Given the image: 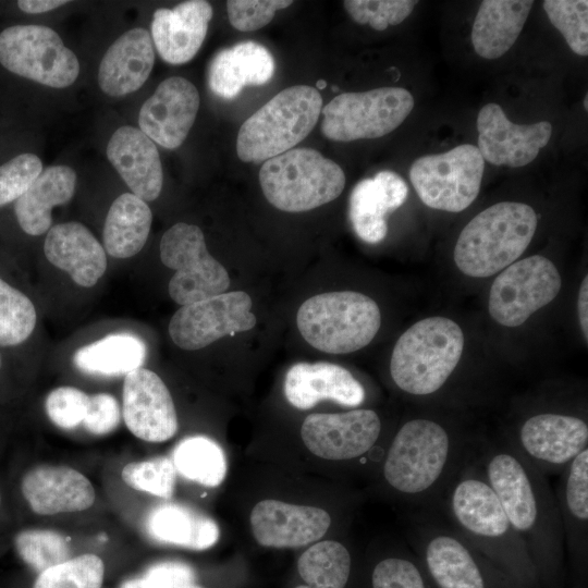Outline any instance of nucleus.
I'll return each instance as SVG.
<instances>
[{
	"instance_id": "nucleus-1",
	"label": "nucleus",
	"mask_w": 588,
	"mask_h": 588,
	"mask_svg": "<svg viewBox=\"0 0 588 588\" xmlns=\"http://www.w3.org/2000/svg\"><path fill=\"white\" fill-rule=\"evenodd\" d=\"M478 461L532 560L541 588H560L564 538L555 494L547 476L507 441L479 448Z\"/></svg>"
},
{
	"instance_id": "nucleus-2",
	"label": "nucleus",
	"mask_w": 588,
	"mask_h": 588,
	"mask_svg": "<svg viewBox=\"0 0 588 588\" xmlns=\"http://www.w3.org/2000/svg\"><path fill=\"white\" fill-rule=\"evenodd\" d=\"M478 449L444 424L416 417L394 434L383 460L382 478L389 489L416 507L439 513L450 483Z\"/></svg>"
},
{
	"instance_id": "nucleus-3",
	"label": "nucleus",
	"mask_w": 588,
	"mask_h": 588,
	"mask_svg": "<svg viewBox=\"0 0 588 588\" xmlns=\"http://www.w3.org/2000/svg\"><path fill=\"white\" fill-rule=\"evenodd\" d=\"M439 513L519 588H541L522 538L486 479L478 452L450 483Z\"/></svg>"
},
{
	"instance_id": "nucleus-4",
	"label": "nucleus",
	"mask_w": 588,
	"mask_h": 588,
	"mask_svg": "<svg viewBox=\"0 0 588 588\" xmlns=\"http://www.w3.org/2000/svg\"><path fill=\"white\" fill-rule=\"evenodd\" d=\"M537 223L529 205L502 201L488 207L460 233L453 253L457 268L473 278H487L505 269L525 252Z\"/></svg>"
},
{
	"instance_id": "nucleus-5",
	"label": "nucleus",
	"mask_w": 588,
	"mask_h": 588,
	"mask_svg": "<svg viewBox=\"0 0 588 588\" xmlns=\"http://www.w3.org/2000/svg\"><path fill=\"white\" fill-rule=\"evenodd\" d=\"M464 348L461 327L445 317H429L409 327L396 341L390 375L403 392L426 397L440 391L455 370Z\"/></svg>"
},
{
	"instance_id": "nucleus-6",
	"label": "nucleus",
	"mask_w": 588,
	"mask_h": 588,
	"mask_svg": "<svg viewBox=\"0 0 588 588\" xmlns=\"http://www.w3.org/2000/svg\"><path fill=\"white\" fill-rule=\"evenodd\" d=\"M424 513L415 550L431 588H519L448 523Z\"/></svg>"
},
{
	"instance_id": "nucleus-7",
	"label": "nucleus",
	"mask_w": 588,
	"mask_h": 588,
	"mask_svg": "<svg viewBox=\"0 0 588 588\" xmlns=\"http://www.w3.org/2000/svg\"><path fill=\"white\" fill-rule=\"evenodd\" d=\"M321 110L317 88L295 85L281 90L241 125L238 158L259 163L293 149L314 130Z\"/></svg>"
},
{
	"instance_id": "nucleus-8",
	"label": "nucleus",
	"mask_w": 588,
	"mask_h": 588,
	"mask_svg": "<svg viewBox=\"0 0 588 588\" xmlns=\"http://www.w3.org/2000/svg\"><path fill=\"white\" fill-rule=\"evenodd\" d=\"M296 324L313 347L346 354L368 345L381 326L377 303L353 292H328L311 296L298 308Z\"/></svg>"
},
{
	"instance_id": "nucleus-9",
	"label": "nucleus",
	"mask_w": 588,
	"mask_h": 588,
	"mask_svg": "<svg viewBox=\"0 0 588 588\" xmlns=\"http://www.w3.org/2000/svg\"><path fill=\"white\" fill-rule=\"evenodd\" d=\"M259 183L272 206L286 212H303L338 198L345 186V174L318 150L293 148L265 161Z\"/></svg>"
},
{
	"instance_id": "nucleus-10",
	"label": "nucleus",
	"mask_w": 588,
	"mask_h": 588,
	"mask_svg": "<svg viewBox=\"0 0 588 588\" xmlns=\"http://www.w3.org/2000/svg\"><path fill=\"white\" fill-rule=\"evenodd\" d=\"M413 108V95L401 87L342 93L322 108L321 132L335 142L378 138L397 128Z\"/></svg>"
},
{
	"instance_id": "nucleus-11",
	"label": "nucleus",
	"mask_w": 588,
	"mask_h": 588,
	"mask_svg": "<svg viewBox=\"0 0 588 588\" xmlns=\"http://www.w3.org/2000/svg\"><path fill=\"white\" fill-rule=\"evenodd\" d=\"M483 171L485 160L477 146L463 144L417 158L409 168V180L427 207L460 212L478 196Z\"/></svg>"
},
{
	"instance_id": "nucleus-12",
	"label": "nucleus",
	"mask_w": 588,
	"mask_h": 588,
	"mask_svg": "<svg viewBox=\"0 0 588 588\" xmlns=\"http://www.w3.org/2000/svg\"><path fill=\"white\" fill-rule=\"evenodd\" d=\"M0 63L13 74L52 88L72 85L79 74L76 54L44 25L19 24L0 33Z\"/></svg>"
},
{
	"instance_id": "nucleus-13",
	"label": "nucleus",
	"mask_w": 588,
	"mask_h": 588,
	"mask_svg": "<svg viewBox=\"0 0 588 588\" xmlns=\"http://www.w3.org/2000/svg\"><path fill=\"white\" fill-rule=\"evenodd\" d=\"M160 258L175 271L169 294L181 306L224 293L230 286L228 271L209 254L204 233L195 224L177 222L166 231Z\"/></svg>"
},
{
	"instance_id": "nucleus-14",
	"label": "nucleus",
	"mask_w": 588,
	"mask_h": 588,
	"mask_svg": "<svg viewBox=\"0 0 588 588\" xmlns=\"http://www.w3.org/2000/svg\"><path fill=\"white\" fill-rule=\"evenodd\" d=\"M561 289L554 264L540 255L506 267L493 281L488 299L490 316L500 324L514 328L552 302Z\"/></svg>"
},
{
	"instance_id": "nucleus-15",
	"label": "nucleus",
	"mask_w": 588,
	"mask_h": 588,
	"mask_svg": "<svg viewBox=\"0 0 588 588\" xmlns=\"http://www.w3.org/2000/svg\"><path fill=\"white\" fill-rule=\"evenodd\" d=\"M507 442L543 475H560L588 448V424L577 415L540 412L527 417Z\"/></svg>"
},
{
	"instance_id": "nucleus-16",
	"label": "nucleus",
	"mask_w": 588,
	"mask_h": 588,
	"mask_svg": "<svg viewBox=\"0 0 588 588\" xmlns=\"http://www.w3.org/2000/svg\"><path fill=\"white\" fill-rule=\"evenodd\" d=\"M252 298L243 291L224 292L181 306L169 323V334L182 350L196 351L256 324Z\"/></svg>"
},
{
	"instance_id": "nucleus-17",
	"label": "nucleus",
	"mask_w": 588,
	"mask_h": 588,
	"mask_svg": "<svg viewBox=\"0 0 588 588\" xmlns=\"http://www.w3.org/2000/svg\"><path fill=\"white\" fill-rule=\"evenodd\" d=\"M381 420L372 409L336 414H311L302 425L306 448L329 461H351L371 451L380 434Z\"/></svg>"
},
{
	"instance_id": "nucleus-18",
	"label": "nucleus",
	"mask_w": 588,
	"mask_h": 588,
	"mask_svg": "<svg viewBox=\"0 0 588 588\" xmlns=\"http://www.w3.org/2000/svg\"><path fill=\"white\" fill-rule=\"evenodd\" d=\"M478 150L485 162L511 168L534 161L551 138L552 125L548 121L532 124L511 122L502 107L485 105L477 117Z\"/></svg>"
},
{
	"instance_id": "nucleus-19",
	"label": "nucleus",
	"mask_w": 588,
	"mask_h": 588,
	"mask_svg": "<svg viewBox=\"0 0 588 588\" xmlns=\"http://www.w3.org/2000/svg\"><path fill=\"white\" fill-rule=\"evenodd\" d=\"M122 414L128 430L147 442H163L177 431L172 396L154 371L138 368L125 376Z\"/></svg>"
},
{
	"instance_id": "nucleus-20",
	"label": "nucleus",
	"mask_w": 588,
	"mask_h": 588,
	"mask_svg": "<svg viewBox=\"0 0 588 588\" xmlns=\"http://www.w3.org/2000/svg\"><path fill=\"white\" fill-rule=\"evenodd\" d=\"M199 103V93L193 83L181 76L168 77L143 103L139 130L155 144L175 149L186 139Z\"/></svg>"
},
{
	"instance_id": "nucleus-21",
	"label": "nucleus",
	"mask_w": 588,
	"mask_h": 588,
	"mask_svg": "<svg viewBox=\"0 0 588 588\" xmlns=\"http://www.w3.org/2000/svg\"><path fill=\"white\" fill-rule=\"evenodd\" d=\"M554 494L562 523L564 550L568 554L576 584L584 588L588 560V448L560 474Z\"/></svg>"
},
{
	"instance_id": "nucleus-22",
	"label": "nucleus",
	"mask_w": 588,
	"mask_h": 588,
	"mask_svg": "<svg viewBox=\"0 0 588 588\" xmlns=\"http://www.w3.org/2000/svg\"><path fill=\"white\" fill-rule=\"evenodd\" d=\"M256 541L264 547L298 548L324 536L331 525L322 509L296 505L278 500H262L250 513Z\"/></svg>"
},
{
	"instance_id": "nucleus-23",
	"label": "nucleus",
	"mask_w": 588,
	"mask_h": 588,
	"mask_svg": "<svg viewBox=\"0 0 588 588\" xmlns=\"http://www.w3.org/2000/svg\"><path fill=\"white\" fill-rule=\"evenodd\" d=\"M22 493L32 511L53 515L87 510L95 490L83 474L64 465H38L22 478Z\"/></svg>"
},
{
	"instance_id": "nucleus-24",
	"label": "nucleus",
	"mask_w": 588,
	"mask_h": 588,
	"mask_svg": "<svg viewBox=\"0 0 588 588\" xmlns=\"http://www.w3.org/2000/svg\"><path fill=\"white\" fill-rule=\"evenodd\" d=\"M284 394L291 405L309 409L328 400L359 406L366 397L362 383L344 367L331 363H297L286 372Z\"/></svg>"
},
{
	"instance_id": "nucleus-25",
	"label": "nucleus",
	"mask_w": 588,
	"mask_h": 588,
	"mask_svg": "<svg viewBox=\"0 0 588 588\" xmlns=\"http://www.w3.org/2000/svg\"><path fill=\"white\" fill-rule=\"evenodd\" d=\"M212 14L211 4L205 0L156 10L151 39L161 59L174 65L191 61L205 40Z\"/></svg>"
},
{
	"instance_id": "nucleus-26",
	"label": "nucleus",
	"mask_w": 588,
	"mask_h": 588,
	"mask_svg": "<svg viewBox=\"0 0 588 588\" xmlns=\"http://www.w3.org/2000/svg\"><path fill=\"white\" fill-rule=\"evenodd\" d=\"M107 157L132 194L144 201L158 198L163 184L159 151L139 128L119 127L108 142Z\"/></svg>"
},
{
	"instance_id": "nucleus-27",
	"label": "nucleus",
	"mask_w": 588,
	"mask_h": 588,
	"mask_svg": "<svg viewBox=\"0 0 588 588\" xmlns=\"http://www.w3.org/2000/svg\"><path fill=\"white\" fill-rule=\"evenodd\" d=\"M408 187L395 172L383 170L371 179L359 181L351 192L348 218L356 235L377 244L388 232L385 216L406 200Z\"/></svg>"
},
{
	"instance_id": "nucleus-28",
	"label": "nucleus",
	"mask_w": 588,
	"mask_h": 588,
	"mask_svg": "<svg viewBox=\"0 0 588 588\" xmlns=\"http://www.w3.org/2000/svg\"><path fill=\"white\" fill-rule=\"evenodd\" d=\"M154 63L150 33L142 27L126 30L109 46L100 61L99 87L111 97L134 93L148 79Z\"/></svg>"
},
{
	"instance_id": "nucleus-29",
	"label": "nucleus",
	"mask_w": 588,
	"mask_h": 588,
	"mask_svg": "<svg viewBox=\"0 0 588 588\" xmlns=\"http://www.w3.org/2000/svg\"><path fill=\"white\" fill-rule=\"evenodd\" d=\"M44 253L50 264L84 287L94 286L107 269L105 248L79 222L59 223L47 233Z\"/></svg>"
},
{
	"instance_id": "nucleus-30",
	"label": "nucleus",
	"mask_w": 588,
	"mask_h": 588,
	"mask_svg": "<svg viewBox=\"0 0 588 588\" xmlns=\"http://www.w3.org/2000/svg\"><path fill=\"white\" fill-rule=\"evenodd\" d=\"M270 51L255 41L219 50L208 68V86L220 98L233 99L247 85H265L274 74Z\"/></svg>"
},
{
	"instance_id": "nucleus-31",
	"label": "nucleus",
	"mask_w": 588,
	"mask_h": 588,
	"mask_svg": "<svg viewBox=\"0 0 588 588\" xmlns=\"http://www.w3.org/2000/svg\"><path fill=\"white\" fill-rule=\"evenodd\" d=\"M534 5L530 0H485L473 23L475 52L487 60L505 54L518 38Z\"/></svg>"
},
{
	"instance_id": "nucleus-32",
	"label": "nucleus",
	"mask_w": 588,
	"mask_h": 588,
	"mask_svg": "<svg viewBox=\"0 0 588 588\" xmlns=\"http://www.w3.org/2000/svg\"><path fill=\"white\" fill-rule=\"evenodd\" d=\"M76 173L68 166L42 169L29 188L15 201L19 225L29 235L37 236L51 228L52 208L71 200L75 193Z\"/></svg>"
},
{
	"instance_id": "nucleus-33",
	"label": "nucleus",
	"mask_w": 588,
	"mask_h": 588,
	"mask_svg": "<svg viewBox=\"0 0 588 588\" xmlns=\"http://www.w3.org/2000/svg\"><path fill=\"white\" fill-rule=\"evenodd\" d=\"M146 528L157 541L197 551L216 544L220 534L212 518L176 503L152 509L147 516Z\"/></svg>"
},
{
	"instance_id": "nucleus-34",
	"label": "nucleus",
	"mask_w": 588,
	"mask_h": 588,
	"mask_svg": "<svg viewBox=\"0 0 588 588\" xmlns=\"http://www.w3.org/2000/svg\"><path fill=\"white\" fill-rule=\"evenodd\" d=\"M152 222L149 206L132 193L117 197L103 225L105 250L114 258H130L144 247Z\"/></svg>"
},
{
	"instance_id": "nucleus-35",
	"label": "nucleus",
	"mask_w": 588,
	"mask_h": 588,
	"mask_svg": "<svg viewBox=\"0 0 588 588\" xmlns=\"http://www.w3.org/2000/svg\"><path fill=\"white\" fill-rule=\"evenodd\" d=\"M145 359L144 341L128 332L108 334L79 347L73 356L82 372L103 377L126 376L140 368Z\"/></svg>"
},
{
	"instance_id": "nucleus-36",
	"label": "nucleus",
	"mask_w": 588,
	"mask_h": 588,
	"mask_svg": "<svg viewBox=\"0 0 588 588\" xmlns=\"http://www.w3.org/2000/svg\"><path fill=\"white\" fill-rule=\"evenodd\" d=\"M352 568L348 549L335 540L308 548L298 559L297 569L306 585L296 588H345Z\"/></svg>"
},
{
	"instance_id": "nucleus-37",
	"label": "nucleus",
	"mask_w": 588,
	"mask_h": 588,
	"mask_svg": "<svg viewBox=\"0 0 588 588\" xmlns=\"http://www.w3.org/2000/svg\"><path fill=\"white\" fill-rule=\"evenodd\" d=\"M172 462L184 478L206 487H218L226 474V460L221 446L204 436L180 441L173 450Z\"/></svg>"
},
{
	"instance_id": "nucleus-38",
	"label": "nucleus",
	"mask_w": 588,
	"mask_h": 588,
	"mask_svg": "<svg viewBox=\"0 0 588 588\" xmlns=\"http://www.w3.org/2000/svg\"><path fill=\"white\" fill-rule=\"evenodd\" d=\"M37 314L33 302L0 278V345L15 346L33 333Z\"/></svg>"
},
{
	"instance_id": "nucleus-39",
	"label": "nucleus",
	"mask_w": 588,
	"mask_h": 588,
	"mask_svg": "<svg viewBox=\"0 0 588 588\" xmlns=\"http://www.w3.org/2000/svg\"><path fill=\"white\" fill-rule=\"evenodd\" d=\"M14 547L22 561L38 574L71 556L68 538L49 529L22 530L14 537Z\"/></svg>"
},
{
	"instance_id": "nucleus-40",
	"label": "nucleus",
	"mask_w": 588,
	"mask_h": 588,
	"mask_svg": "<svg viewBox=\"0 0 588 588\" xmlns=\"http://www.w3.org/2000/svg\"><path fill=\"white\" fill-rule=\"evenodd\" d=\"M105 575L102 560L82 554L38 574L33 588H101Z\"/></svg>"
},
{
	"instance_id": "nucleus-41",
	"label": "nucleus",
	"mask_w": 588,
	"mask_h": 588,
	"mask_svg": "<svg viewBox=\"0 0 588 588\" xmlns=\"http://www.w3.org/2000/svg\"><path fill=\"white\" fill-rule=\"evenodd\" d=\"M544 12L573 52L588 54V1L546 0Z\"/></svg>"
},
{
	"instance_id": "nucleus-42",
	"label": "nucleus",
	"mask_w": 588,
	"mask_h": 588,
	"mask_svg": "<svg viewBox=\"0 0 588 588\" xmlns=\"http://www.w3.org/2000/svg\"><path fill=\"white\" fill-rule=\"evenodd\" d=\"M121 476L123 481L135 490L170 499L174 491L176 469L172 460L157 456L126 464Z\"/></svg>"
},
{
	"instance_id": "nucleus-43",
	"label": "nucleus",
	"mask_w": 588,
	"mask_h": 588,
	"mask_svg": "<svg viewBox=\"0 0 588 588\" xmlns=\"http://www.w3.org/2000/svg\"><path fill=\"white\" fill-rule=\"evenodd\" d=\"M371 588H431L416 556L390 555L378 561L370 576Z\"/></svg>"
},
{
	"instance_id": "nucleus-44",
	"label": "nucleus",
	"mask_w": 588,
	"mask_h": 588,
	"mask_svg": "<svg viewBox=\"0 0 588 588\" xmlns=\"http://www.w3.org/2000/svg\"><path fill=\"white\" fill-rule=\"evenodd\" d=\"M418 2L412 0H346L347 14L358 24H369L376 30L399 25Z\"/></svg>"
},
{
	"instance_id": "nucleus-45",
	"label": "nucleus",
	"mask_w": 588,
	"mask_h": 588,
	"mask_svg": "<svg viewBox=\"0 0 588 588\" xmlns=\"http://www.w3.org/2000/svg\"><path fill=\"white\" fill-rule=\"evenodd\" d=\"M42 171L38 156L21 154L0 166V207L16 201Z\"/></svg>"
},
{
	"instance_id": "nucleus-46",
	"label": "nucleus",
	"mask_w": 588,
	"mask_h": 588,
	"mask_svg": "<svg viewBox=\"0 0 588 588\" xmlns=\"http://www.w3.org/2000/svg\"><path fill=\"white\" fill-rule=\"evenodd\" d=\"M89 395L73 387L52 390L45 402L49 419L61 429H74L83 424Z\"/></svg>"
},
{
	"instance_id": "nucleus-47",
	"label": "nucleus",
	"mask_w": 588,
	"mask_h": 588,
	"mask_svg": "<svg viewBox=\"0 0 588 588\" xmlns=\"http://www.w3.org/2000/svg\"><path fill=\"white\" fill-rule=\"evenodd\" d=\"M292 3L291 0H229L226 11L234 28L253 32L269 24L278 10L285 9Z\"/></svg>"
},
{
	"instance_id": "nucleus-48",
	"label": "nucleus",
	"mask_w": 588,
	"mask_h": 588,
	"mask_svg": "<svg viewBox=\"0 0 588 588\" xmlns=\"http://www.w3.org/2000/svg\"><path fill=\"white\" fill-rule=\"evenodd\" d=\"M195 578V571L188 564L164 561L149 566L142 576L123 581L120 588H182L193 585Z\"/></svg>"
},
{
	"instance_id": "nucleus-49",
	"label": "nucleus",
	"mask_w": 588,
	"mask_h": 588,
	"mask_svg": "<svg viewBox=\"0 0 588 588\" xmlns=\"http://www.w3.org/2000/svg\"><path fill=\"white\" fill-rule=\"evenodd\" d=\"M121 418L118 401L109 393L89 395L83 426L96 436H105L114 431Z\"/></svg>"
},
{
	"instance_id": "nucleus-50",
	"label": "nucleus",
	"mask_w": 588,
	"mask_h": 588,
	"mask_svg": "<svg viewBox=\"0 0 588 588\" xmlns=\"http://www.w3.org/2000/svg\"><path fill=\"white\" fill-rule=\"evenodd\" d=\"M65 0H20L17 7L29 14L45 13L66 4Z\"/></svg>"
},
{
	"instance_id": "nucleus-51",
	"label": "nucleus",
	"mask_w": 588,
	"mask_h": 588,
	"mask_svg": "<svg viewBox=\"0 0 588 588\" xmlns=\"http://www.w3.org/2000/svg\"><path fill=\"white\" fill-rule=\"evenodd\" d=\"M588 277H585L578 292L577 307L579 323L583 334L587 342L588 340Z\"/></svg>"
},
{
	"instance_id": "nucleus-52",
	"label": "nucleus",
	"mask_w": 588,
	"mask_h": 588,
	"mask_svg": "<svg viewBox=\"0 0 588 588\" xmlns=\"http://www.w3.org/2000/svg\"><path fill=\"white\" fill-rule=\"evenodd\" d=\"M583 105H584L585 110L587 111L588 110V94L585 95Z\"/></svg>"
},
{
	"instance_id": "nucleus-53",
	"label": "nucleus",
	"mask_w": 588,
	"mask_h": 588,
	"mask_svg": "<svg viewBox=\"0 0 588 588\" xmlns=\"http://www.w3.org/2000/svg\"><path fill=\"white\" fill-rule=\"evenodd\" d=\"M326 86H327V84H326L324 81H318V83H317L318 88H324Z\"/></svg>"
},
{
	"instance_id": "nucleus-54",
	"label": "nucleus",
	"mask_w": 588,
	"mask_h": 588,
	"mask_svg": "<svg viewBox=\"0 0 588 588\" xmlns=\"http://www.w3.org/2000/svg\"><path fill=\"white\" fill-rule=\"evenodd\" d=\"M182 588H203V587L193 584V585H188V586H185V587H182Z\"/></svg>"
},
{
	"instance_id": "nucleus-55",
	"label": "nucleus",
	"mask_w": 588,
	"mask_h": 588,
	"mask_svg": "<svg viewBox=\"0 0 588 588\" xmlns=\"http://www.w3.org/2000/svg\"><path fill=\"white\" fill-rule=\"evenodd\" d=\"M0 366H1V357H0Z\"/></svg>"
},
{
	"instance_id": "nucleus-56",
	"label": "nucleus",
	"mask_w": 588,
	"mask_h": 588,
	"mask_svg": "<svg viewBox=\"0 0 588 588\" xmlns=\"http://www.w3.org/2000/svg\"><path fill=\"white\" fill-rule=\"evenodd\" d=\"M0 501H1V495H0Z\"/></svg>"
}]
</instances>
